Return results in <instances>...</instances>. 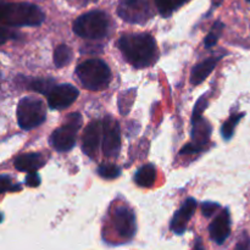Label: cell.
Here are the masks:
<instances>
[{"label": "cell", "instance_id": "cell-1", "mask_svg": "<svg viewBox=\"0 0 250 250\" xmlns=\"http://www.w3.org/2000/svg\"><path fill=\"white\" fill-rule=\"evenodd\" d=\"M120 50L125 59L137 68L148 67L153 65L158 58L156 42L150 34L137 33L126 34L119 39Z\"/></svg>", "mask_w": 250, "mask_h": 250}, {"label": "cell", "instance_id": "cell-2", "mask_svg": "<svg viewBox=\"0 0 250 250\" xmlns=\"http://www.w3.org/2000/svg\"><path fill=\"white\" fill-rule=\"evenodd\" d=\"M44 14L38 6L29 2L0 1V23L12 27L39 26Z\"/></svg>", "mask_w": 250, "mask_h": 250}, {"label": "cell", "instance_id": "cell-3", "mask_svg": "<svg viewBox=\"0 0 250 250\" xmlns=\"http://www.w3.org/2000/svg\"><path fill=\"white\" fill-rule=\"evenodd\" d=\"M76 75L83 87L89 90L104 89L111 81V71L109 66L100 59L83 61L76 68Z\"/></svg>", "mask_w": 250, "mask_h": 250}, {"label": "cell", "instance_id": "cell-4", "mask_svg": "<svg viewBox=\"0 0 250 250\" xmlns=\"http://www.w3.org/2000/svg\"><path fill=\"white\" fill-rule=\"evenodd\" d=\"M110 19L104 11L87 12L78 17L73 23V31L85 39H102L109 33Z\"/></svg>", "mask_w": 250, "mask_h": 250}, {"label": "cell", "instance_id": "cell-5", "mask_svg": "<svg viewBox=\"0 0 250 250\" xmlns=\"http://www.w3.org/2000/svg\"><path fill=\"white\" fill-rule=\"evenodd\" d=\"M46 107L43 100L37 97H26L17 106V122L22 129H33L45 121Z\"/></svg>", "mask_w": 250, "mask_h": 250}, {"label": "cell", "instance_id": "cell-6", "mask_svg": "<svg viewBox=\"0 0 250 250\" xmlns=\"http://www.w3.org/2000/svg\"><path fill=\"white\" fill-rule=\"evenodd\" d=\"M81 126H82V117L80 114L73 112V114L68 115L65 125H62L60 128L55 129L51 134L50 143L53 148L61 153L71 150L75 146L76 134Z\"/></svg>", "mask_w": 250, "mask_h": 250}, {"label": "cell", "instance_id": "cell-7", "mask_svg": "<svg viewBox=\"0 0 250 250\" xmlns=\"http://www.w3.org/2000/svg\"><path fill=\"white\" fill-rule=\"evenodd\" d=\"M117 14L128 23L144 24L153 17V10L148 0H121Z\"/></svg>", "mask_w": 250, "mask_h": 250}, {"label": "cell", "instance_id": "cell-8", "mask_svg": "<svg viewBox=\"0 0 250 250\" xmlns=\"http://www.w3.org/2000/svg\"><path fill=\"white\" fill-rule=\"evenodd\" d=\"M103 151L107 158L116 156L121 148V132L119 122L110 116L105 117L103 122Z\"/></svg>", "mask_w": 250, "mask_h": 250}, {"label": "cell", "instance_id": "cell-9", "mask_svg": "<svg viewBox=\"0 0 250 250\" xmlns=\"http://www.w3.org/2000/svg\"><path fill=\"white\" fill-rule=\"evenodd\" d=\"M78 94L80 92L72 84L66 83V84L55 85L48 94V105L51 109H66L77 99Z\"/></svg>", "mask_w": 250, "mask_h": 250}, {"label": "cell", "instance_id": "cell-10", "mask_svg": "<svg viewBox=\"0 0 250 250\" xmlns=\"http://www.w3.org/2000/svg\"><path fill=\"white\" fill-rule=\"evenodd\" d=\"M114 226L120 237L131 239L136 233V216L126 205H120L114 212Z\"/></svg>", "mask_w": 250, "mask_h": 250}, {"label": "cell", "instance_id": "cell-11", "mask_svg": "<svg viewBox=\"0 0 250 250\" xmlns=\"http://www.w3.org/2000/svg\"><path fill=\"white\" fill-rule=\"evenodd\" d=\"M102 132V124L99 121H92L85 128L84 134H83L82 150L89 158H94V155H97L98 150H99Z\"/></svg>", "mask_w": 250, "mask_h": 250}, {"label": "cell", "instance_id": "cell-12", "mask_svg": "<svg viewBox=\"0 0 250 250\" xmlns=\"http://www.w3.org/2000/svg\"><path fill=\"white\" fill-rule=\"evenodd\" d=\"M210 237L217 244H222L231 233V219L229 210H224L209 226Z\"/></svg>", "mask_w": 250, "mask_h": 250}, {"label": "cell", "instance_id": "cell-13", "mask_svg": "<svg viewBox=\"0 0 250 250\" xmlns=\"http://www.w3.org/2000/svg\"><path fill=\"white\" fill-rule=\"evenodd\" d=\"M195 209H197L195 199L189 198V199L186 200L183 203L182 208L173 216L172 222H171V231L175 232L176 234H182L186 231V229H187L188 222H189L190 217L194 214Z\"/></svg>", "mask_w": 250, "mask_h": 250}, {"label": "cell", "instance_id": "cell-14", "mask_svg": "<svg viewBox=\"0 0 250 250\" xmlns=\"http://www.w3.org/2000/svg\"><path fill=\"white\" fill-rule=\"evenodd\" d=\"M14 165L16 170L21 171V172L33 173L37 172L44 165V159L38 153L22 154L15 160Z\"/></svg>", "mask_w": 250, "mask_h": 250}, {"label": "cell", "instance_id": "cell-15", "mask_svg": "<svg viewBox=\"0 0 250 250\" xmlns=\"http://www.w3.org/2000/svg\"><path fill=\"white\" fill-rule=\"evenodd\" d=\"M192 122L193 144H194L199 150H202V149L207 146L208 142H209L210 133H211V127H210V125L208 124L203 117L192 120Z\"/></svg>", "mask_w": 250, "mask_h": 250}, {"label": "cell", "instance_id": "cell-16", "mask_svg": "<svg viewBox=\"0 0 250 250\" xmlns=\"http://www.w3.org/2000/svg\"><path fill=\"white\" fill-rule=\"evenodd\" d=\"M219 60L220 58H209L207 59V60L203 61V62L198 63L192 71V75H190V82H192L194 85H198L202 82H204V81L209 77L210 73L214 71V68L216 67Z\"/></svg>", "mask_w": 250, "mask_h": 250}, {"label": "cell", "instance_id": "cell-17", "mask_svg": "<svg viewBox=\"0 0 250 250\" xmlns=\"http://www.w3.org/2000/svg\"><path fill=\"white\" fill-rule=\"evenodd\" d=\"M156 180V168L153 165H144L143 167L137 171L134 176V181L139 187L149 188L154 185Z\"/></svg>", "mask_w": 250, "mask_h": 250}, {"label": "cell", "instance_id": "cell-18", "mask_svg": "<svg viewBox=\"0 0 250 250\" xmlns=\"http://www.w3.org/2000/svg\"><path fill=\"white\" fill-rule=\"evenodd\" d=\"M72 59V51L67 45H59L54 51V63L56 67H63L65 65H68Z\"/></svg>", "mask_w": 250, "mask_h": 250}, {"label": "cell", "instance_id": "cell-19", "mask_svg": "<svg viewBox=\"0 0 250 250\" xmlns=\"http://www.w3.org/2000/svg\"><path fill=\"white\" fill-rule=\"evenodd\" d=\"M55 87L54 85V81L53 80H42V78H38V80H33L31 81V84H29V88L36 92L42 93V94H49L50 90Z\"/></svg>", "mask_w": 250, "mask_h": 250}, {"label": "cell", "instance_id": "cell-20", "mask_svg": "<svg viewBox=\"0 0 250 250\" xmlns=\"http://www.w3.org/2000/svg\"><path fill=\"white\" fill-rule=\"evenodd\" d=\"M243 115L244 114L233 115V116H231L226 122H225L224 126H222V129H221V133H222V136H224L225 139H229L232 136H233L234 128H236L237 124L241 121V119L243 117Z\"/></svg>", "mask_w": 250, "mask_h": 250}, {"label": "cell", "instance_id": "cell-21", "mask_svg": "<svg viewBox=\"0 0 250 250\" xmlns=\"http://www.w3.org/2000/svg\"><path fill=\"white\" fill-rule=\"evenodd\" d=\"M98 173H99L100 177L105 178V180H114L121 175V170L112 164H104V165L98 167Z\"/></svg>", "mask_w": 250, "mask_h": 250}, {"label": "cell", "instance_id": "cell-22", "mask_svg": "<svg viewBox=\"0 0 250 250\" xmlns=\"http://www.w3.org/2000/svg\"><path fill=\"white\" fill-rule=\"evenodd\" d=\"M222 29H224V23L217 21L216 23L214 24V27H212L211 32H210L207 36V38H205V46H207V48H212V46L217 43Z\"/></svg>", "mask_w": 250, "mask_h": 250}, {"label": "cell", "instance_id": "cell-23", "mask_svg": "<svg viewBox=\"0 0 250 250\" xmlns=\"http://www.w3.org/2000/svg\"><path fill=\"white\" fill-rule=\"evenodd\" d=\"M155 4L159 12L161 14V16L164 17L171 16V14H172L173 10H175L171 0H155Z\"/></svg>", "mask_w": 250, "mask_h": 250}, {"label": "cell", "instance_id": "cell-24", "mask_svg": "<svg viewBox=\"0 0 250 250\" xmlns=\"http://www.w3.org/2000/svg\"><path fill=\"white\" fill-rule=\"evenodd\" d=\"M20 189V187H14L11 182V178L9 176H0V194L7 190H16Z\"/></svg>", "mask_w": 250, "mask_h": 250}, {"label": "cell", "instance_id": "cell-25", "mask_svg": "<svg viewBox=\"0 0 250 250\" xmlns=\"http://www.w3.org/2000/svg\"><path fill=\"white\" fill-rule=\"evenodd\" d=\"M208 105V100L205 97H202L199 100H198L197 105H195L194 107V111H193V119L192 120H195V119H199V117H202L203 115V111L205 110V107H207Z\"/></svg>", "mask_w": 250, "mask_h": 250}, {"label": "cell", "instance_id": "cell-26", "mask_svg": "<svg viewBox=\"0 0 250 250\" xmlns=\"http://www.w3.org/2000/svg\"><path fill=\"white\" fill-rule=\"evenodd\" d=\"M219 208H220V205L216 204V203L207 202V203H204V204H203L202 212H203V215H204V216L210 217V216H212V215H214L215 212L217 211V210H219Z\"/></svg>", "mask_w": 250, "mask_h": 250}, {"label": "cell", "instance_id": "cell-27", "mask_svg": "<svg viewBox=\"0 0 250 250\" xmlns=\"http://www.w3.org/2000/svg\"><path fill=\"white\" fill-rule=\"evenodd\" d=\"M17 34L14 31H11V29L6 28V27H0V45L5 44L10 39L15 38Z\"/></svg>", "mask_w": 250, "mask_h": 250}, {"label": "cell", "instance_id": "cell-28", "mask_svg": "<svg viewBox=\"0 0 250 250\" xmlns=\"http://www.w3.org/2000/svg\"><path fill=\"white\" fill-rule=\"evenodd\" d=\"M234 250H250V238L249 234L247 233V232H244V233L242 234Z\"/></svg>", "mask_w": 250, "mask_h": 250}, {"label": "cell", "instance_id": "cell-29", "mask_svg": "<svg viewBox=\"0 0 250 250\" xmlns=\"http://www.w3.org/2000/svg\"><path fill=\"white\" fill-rule=\"evenodd\" d=\"M26 183L28 187H38L39 183H41V178H39L38 173H28V176L26 177Z\"/></svg>", "mask_w": 250, "mask_h": 250}, {"label": "cell", "instance_id": "cell-30", "mask_svg": "<svg viewBox=\"0 0 250 250\" xmlns=\"http://www.w3.org/2000/svg\"><path fill=\"white\" fill-rule=\"evenodd\" d=\"M199 151L200 150L194 146V144L189 143V144H187V146H186L182 150H181V155H183V154H190V153H199Z\"/></svg>", "mask_w": 250, "mask_h": 250}, {"label": "cell", "instance_id": "cell-31", "mask_svg": "<svg viewBox=\"0 0 250 250\" xmlns=\"http://www.w3.org/2000/svg\"><path fill=\"white\" fill-rule=\"evenodd\" d=\"M171 1H172L173 7H175V9H177L178 6H181V5L186 4V2H188V1H189V0H171Z\"/></svg>", "mask_w": 250, "mask_h": 250}, {"label": "cell", "instance_id": "cell-32", "mask_svg": "<svg viewBox=\"0 0 250 250\" xmlns=\"http://www.w3.org/2000/svg\"><path fill=\"white\" fill-rule=\"evenodd\" d=\"M194 250H205L204 246H203V243H202V241H200V238H197V241H195Z\"/></svg>", "mask_w": 250, "mask_h": 250}, {"label": "cell", "instance_id": "cell-33", "mask_svg": "<svg viewBox=\"0 0 250 250\" xmlns=\"http://www.w3.org/2000/svg\"><path fill=\"white\" fill-rule=\"evenodd\" d=\"M0 221H1V215H0Z\"/></svg>", "mask_w": 250, "mask_h": 250}, {"label": "cell", "instance_id": "cell-34", "mask_svg": "<svg viewBox=\"0 0 250 250\" xmlns=\"http://www.w3.org/2000/svg\"><path fill=\"white\" fill-rule=\"evenodd\" d=\"M248 1H249V2H250V0H248Z\"/></svg>", "mask_w": 250, "mask_h": 250}, {"label": "cell", "instance_id": "cell-35", "mask_svg": "<svg viewBox=\"0 0 250 250\" xmlns=\"http://www.w3.org/2000/svg\"><path fill=\"white\" fill-rule=\"evenodd\" d=\"M219 1H221V0H219Z\"/></svg>", "mask_w": 250, "mask_h": 250}]
</instances>
